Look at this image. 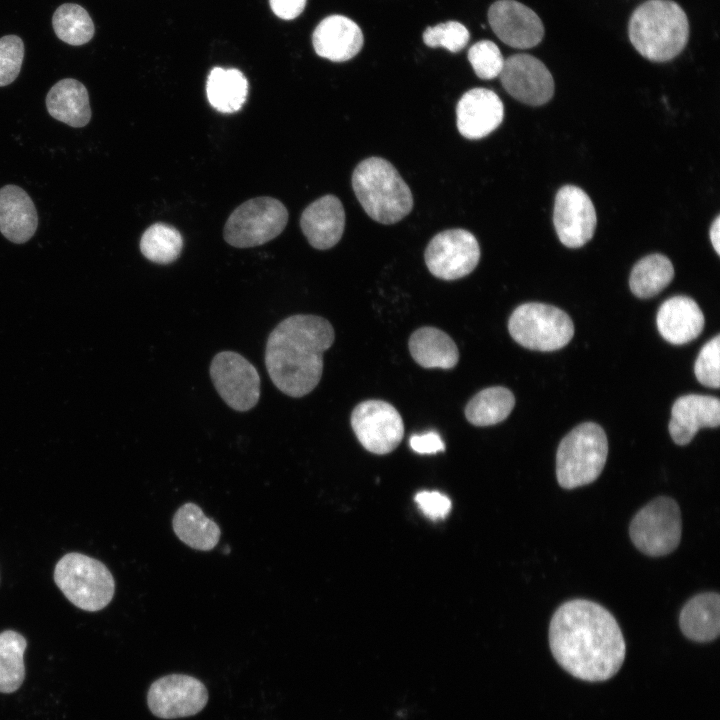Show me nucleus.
Instances as JSON below:
<instances>
[{
  "instance_id": "nucleus-1",
  "label": "nucleus",
  "mask_w": 720,
  "mask_h": 720,
  "mask_svg": "<svg viewBox=\"0 0 720 720\" xmlns=\"http://www.w3.org/2000/svg\"><path fill=\"white\" fill-rule=\"evenodd\" d=\"M549 645L558 664L572 676L605 681L621 668L626 654L622 631L603 606L585 599L563 603L552 616Z\"/></svg>"
},
{
  "instance_id": "nucleus-2",
  "label": "nucleus",
  "mask_w": 720,
  "mask_h": 720,
  "mask_svg": "<svg viewBox=\"0 0 720 720\" xmlns=\"http://www.w3.org/2000/svg\"><path fill=\"white\" fill-rule=\"evenodd\" d=\"M334 338L331 323L323 317L297 314L282 320L269 334L265 348L273 384L294 398L312 392L322 376L323 353Z\"/></svg>"
},
{
  "instance_id": "nucleus-3",
  "label": "nucleus",
  "mask_w": 720,
  "mask_h": 720,
  "mask_svg": "<svg viewBox=\"0 0 720 720\" xmlns=\"http://www.w3.org/2000/svg\"><path fill=\"white\" fill-rule=\"evenodd\" d=\"M629 38L645 58L664 62L676 57L686 46L689 23L684 10L671 0H648L631 15Z\"/></svg>"
},
{
  "instance_id": "nucleus-4",
  "label": "nucleus",
  "mask_w": 720,
  "mask_h": 720,
  "mask_svg": "<svg viewBox=\"0 0 720 720\" xmlns=\"http://www.w3.org/2000/svg\"><path fill=\"white\" fill-rule=\"evenodd\" d=\"M352 187L364 211L379 223H396L412 210L410 188L386 159L361 161L353 171Z\"/></svg>"
},
{
  "instance_id": "nucleus-5",
  "label": "nucleus",
  "mask_w": 720,
  "mask_h": 720,
  "mask_svg": "<svg viewBox=\"0 0 720 720\" xmlns=\"http://www.w3.org/2000/svg\"><path fill=\"white\" fill-rule=\"evenodd\" d=\"M607 455L608 441L601 426L593 422L576 426L557 449L558 484L569 490L594 482L605 466Z\"/></svg>"
},
{
  "instance_id": "nucleus-6",
  "label": "nucleus",
  "mask_w": 720,
  "mask_h": 720,
  "mask_svg": "<svg viewBox=\"0 0 720 720\" xmlns=\"http://www.w3.org/2000/svg\"><path fill=\"white\" fill-rule=\"evenodd\" d=\"M54 581L73 605L85 611L105 608L114 596L115 581L109 569L81 553H67L57 562Z\"/></svg>"
},
{
  "instance_id": "nucleus-7",
  "label": "nucleus",
  "mask_w": 720,
  "mask_h": 720,
  "mask_svg": "<svg viewBox=\"0 0 720 720\" xmlns=\"http://www.w3.org/2000/svg\"><path fill=\"white\" fill-rule=\"evenodd\" d=\"M508 330L518 344L537 351L558 350L574 335L568 314L555 306L536 302L518 306L509 318Z\"/></svg>"
},
{
  "instance_id": "nucleus-8",
  "label": "nucleus",
  "mask_w": 720,
  "mask_h": 720,
  "mask_svg": "<svg viewBox=\"0 0 720 720\" xmlns=\"http://www.w3.org/2000/svg\"><path fill=\"white\" fill-rule=\"evenodd\" d=\"M681 533L680 508L674 499L666 496L657 497L641 508L629 527L635 547L651 557L673 552L680 543Z\"/></svg>"
},
{
  "instance_id": "nucleus-9",
  "label": "nucleus",
  "mask_w": 720,
  "mask_h": 720,
  "mask_svg": "<svg viewBox=\"0 0 720 720\" xmlns=\"http://www.w3.org/2000/svg\"><path fill=\"white\" fill-rule=\"evenodd\" d=\"M288 211L272 197L250 199L237 207L224 227V239L237 248L259 246L277 237L286 227Z\"/></svg>"
},
{
  "instance_id": "nucleus-10",
  "label": "nucleus",
  "mask_w": 720,
  "mask_h": 720,
  "mask_svg": "<svg viewBox=\"0 0 720 720\" xmlns=\"http://www.w3.org/2000/svg\"><path fill=\"white\" fill-rule=\"evenodd\" d=\"M210 377L222 400L233 410L252 409L260 398V376L254 365L234 351L216 354L210 364Z\"/></svg>"
},
{
  "instance_id": "nucleus-11",
  "label": "nucleus",
  "mask_w": 720,
  "mask_h": 720,
  "mask_svg": "<svg viewBox=\"0 0 720 720\" xmlns=\"http://www.w3.org/2000/svg\"><path fill=\"white\" fill-rule=\"evenodd\" d=\"M424 258L432 275L443 280H455L475 269L480 259V247L471 232L449 229L430 240Z\"/></svg>"
},
{
  "instance_id": "nucleus-12",
  "label": "nucleus",
  "mask_w": 720,
  "mask_h": 720,
  "mask_svg": "<svg viewBox=\"0 0 720 720\" xmlns=\"http://www.w3.org/2000/svg\"><path fill=\"white\" fill-rule=\"evenodd\" d=\"M351 426L361 445L378 455L392 452L404 436L400 413L382 400L359 403L352 411Z\"/></svg>"
},
{
  "instance_id": "nucleus-13",
  "label": "nucleus",
  "mask_w": 720,
  "mask_h": 720,
  "mask_svg": "<svg viewBox=\"0 0 720 720\" xmlns=\"http://www.w3.org/2000/svg\"><path fill=\"white\" fill-rule=\"evenodd\" d=\"M150 711L157 717L173 719L195 715L208 701L206 687L198 679L172 674L156 680L147 696Z\"/></svg>"
},
{
  "instance_id": "nucleus-14",
  "label": "nucleus",
  "mask_w": 720,
  "mask_h": 720,
  "mask_svg": "<svg viewBox=\"0 0 720 720\" xmlns=\"http://www.w3.org/2000/svg\"><path fill=\"white\" fill-rule=\"evenodd\" d=\"M553 222L560 242L579 248L594 235L597 217L590 197L581 188L565 185L555 197Z\"/></svg>"
},
{
  "instance_id": "nucleus-15",
  "label": "nucleus",
  "mask_w": 720,
  "mask_h": 720,
  "mask_svg": "<svg viewBox=\"0 0 720 720\" xmlns=\"http://www.w3.org/2000/svg\"><path fill=\"white\" fill-rule=\"evenodd\" d=\"M499 77L507 93L524 104L540 106L554 94V80L550 71L532 55L509 56L504 60Z\"/></svg>"
},
{
  "instance_id": "nucleus-16",
  "label": "nucleus",
  "mask_w": 720,
  "mask_h": 720,
  "mask_svg": "<svg viewBox=\"0 0 720 720\" xmlns=\"http://www.w3.org/2000/svg\"><path fill=\"white\" fill-rule=\"evenodd\" d=\"M488 21L497 37L514 48L534 47L541 42L544 35L539 16L515 0H499L493 3L488 10Z\"/></svg>"
},
{
  "instance_id": "nucleus-17",
  "label": "nucleus",
  "mask_w": 720,
  "mask_h": 720,
  "mask_svg": "<svg viewBox=\"0 0 720 720\" xmlns=\"http://www.w3.org/2000/svg\"><path fill=\"white\" fill-rule=\"evenodd\" d=\"M457 128L471 140L481 139L493 132L503 121L504 106L499 96L486 88L465 92L456 107Z\"/></svg>"
},
{
  "instance_id": "nucleus-18",
  "label": "nucleus",
  "mask_w": 720,
  "mask_h": 720,
  "mask_svg": "<svg viewBox=\"0 0 720 720\" xmlns=\"http://www.w3.org/2000/svg\"><path fill=\"white\" fill-rule=\"evenodd\" d=\"M720 424V401L708 395L688 394L679 397L671 409L669 433L680 446L687 445L700 428Z\"/></svg>"
},
{
  "instance_id": "nucleus-19",
  "label": "nucleus",
  "mask_w": 720,
  "mask_h": 720,
  "mask_svg": "<svg viewBox=\"0 0 720 720\" xmlns=\"http://www.w3.org/2000/svg\"><path fill=\"white\" fill-rule=\"evenodd\" d=\"M300 226L311 246L326 250L336 245L345 228V211L334 195L318 198L303 211Z\"/></svg>"
},
{
  "instance_id": "nucleus-20",
  "label": "nucleus",
  "mask_w": 720,
  "mask_h": 720,
  "mask_svg": "<svg viewBox=\"0 0 720 720\" xmlns=\"http://www.w3.org/2000/svg\"><path fill=\"white\" fill-rule=\"evenodd\" d=\"M363 41L360 27L343 15L324 18L312 36L317 55L333 62H344L353 58L360 52Z\"/></svg>"
},
{
  "instance_id": "nucleus-21",
  "label": "nucleus",
  "mask_w": 720,
  "mask_h": 720,
  "mask_svg": "<svg viewBox=\"0 0 720 720\" xmlns=\"http://www.w3.org/2000/svg\"><path fill=\"white\" fill-rule=\"evenodd\" d=\"M660 335L674 345L686 344L697 338L705 324L698 304L687 296H674L664 301L656 317Z\"/></svg>"
},
{
  "instance_id": "nucleus-22",
  "label": "nucleus",
  "mask_w": 720,
  "mask_h": 720,
  "mask_svg": "<svg viewBox=\"0 0 720 720\" xmlns=\"http://www.w3.org/2000/svg\"><path fill=\"white\" fill-rule=\"evenodd\" d=\"M38 215L31 197L21 187L0 189V232L9 241L21 244L35 234Z\"/></svg>"
},
{
  "instance_id": "nucleus-23",
  "label": "nucleus",
  "mask_w": 720,
  "mask_h": 720,
  "mask_svg": "<svg viewBox=\"0 0 720 720\" xmlns=\"http://www.w3.org/2000/svg\"><path fill=\"white\" fill-rule=\"evenodd\" d=\"M682 633L695 642H710L720 633V596L716 592L699 593L689 599L679 615Z\"/></svg>"
},
{
  "instance_id": "nucleus-24",
  "label": "nucleus",
  "mask_w": 720,
  "mask_h": 720,
  "mask_svg": "<svg viewBox=\"0 0 720 720\" xmlns=\"http://www.w3.org/2000/svg\"><path fill=\"white\" fill-rule=\"evenodd\" d=\"M48 113L56 120L80 128L91 119L89 95L78 80L66 78L58 81L46 96Z\"/></svg>"
},
{
  "instance_id": "nucleus-25",
  "label": "nucleus",
  "mask_w": 720,
  "mask_h": 720,
  "mask_svg": "<svg viewBox=\"0 0 720 720\" xmlns=\"http://www.w3.org/2000/svg\"><path fill=\"white\" fill-rule=\"evenodd\" d=\"M414 361L424 368L451 369L458 363L459 352L453 339L435 327H421L409 339Z\"/></svg>"
},
{
  "instance_id": "nucleus-26",
  "label": "nucleus",
  "mask_w": 720,
  "mask_h": 720,
  "mask_svg": "<svg viewBox=\"0 0 720 720\" xmlns=\"http://www.w3.org/2000/svg\"><path fill=\"white\" fill-rule=\"evenodd\" d=\"M176 536L189 547L212 550L219 542L221 531L216 522L205 516L195 503H185L178 508L172 520Z\"/></svg>"
},
{
  "instance_id": "nucleus-27",
  "label": "nucleus",
  "mask_w": 720,
  "mask_h": 720,
  "mask_svg": "<svg viewBox=\"0 0 720 720\" xmlns=\"http://www.w3.org/2000/svg\"><path fill=\"white\" fill-rule=\"evenodd\" d=\"M210 105L222 113H234L247 99L248 81L238 69L213 68L206 83Z\"/></svg>"
},
{
  "instance_id": "nucleus-28",
  "label": "nucleus",
  "mask_w": 720,
  "mask_h": 720,
  "mask_svg": "<svg viewBox=\"0 0 720 720\" xmlns=\"http://www.w3.org/2000/svg\"><path fill=\"white\" fill-rule=\"evenodd\" d=\"M515 405L513 393L502 386H493L478 392L467 403L466 419L475 426H491L504 421Z\"/></svg>"
},
{
  "instance_id": "nucleus-29",
  "label": "nucleus",
  "mask_w": 720,
  "mask_h": 720,
  "mask_svg": "<svg viewBox=\"0 0 720 720\" xmlns=\"http://www.w3.org/2000/svg\"><path fill=\"white\" fill-rule=\"evenodd\" d=\"M673 277L674 267L665 255H647L631 271L630 290L638 298H651L667 287Z\"/></svg>"
},
{
  "instance_id": "nucleus-30",
  "label": "nucleus",
  "mask_w": 720,
  "mask_h": 720,
  "mask_svg": "<svg viewBox=\"0 0 720 720\" xmlns=\"http://www.w3.org/2000/svg\"><path fill=\"white\" fill-rule=\"evenodd\" d=\"M27 641L20 633L5 630L0 633V692L12 693L25 678L24 652Z\"/></svg>"
},
{
  "instance_id": "nucleus-31",
  "label": "nucleus",
  "mask_w": 720,
  "mask_h": 720,
  "mask_svg": "<svg viewBox=\"0 0 720 720\" xmlns=\"http://www.w3.org/2000/svg\"><path fill=\"white\" fill-rule=\"evenodd\" d=\"M52 26L60 40L73 46L89 42L95 32L94 23L88 12L74 3L62 4L55 10Z\"/></svg>"
},
{
  "instance_id": "nucleus-32",
  "label": "nucleus",
  "mask_w": 720,
  "mask_h": 720,
  "mask_svg": "<svg viewBox=\"0 0 720 720\" xmlns=\"http://www.w3.org/2000/svg\"><path fill=\"white\" fill-rule=\"evenodd\" d=\"M183 248V238L173 226L155 223L147 228L140 240V250L145 258L157 264L174 262Z\"/></svg>"
},
{
  "instance_id": "nucleus-33",
  "label": "nucleus",
  "mask_w": 720,
  "mask_h": 720,
  "mask_svg": "<svg viewBox=\"0 0 720 720\" xmlns=\"http://www.w3.org/2000/svg\"><path fill=\"white\" fill-rule=\"evenodd\" d=\"M423 41L429 47H443L452 53H457L467 45L469 31L460 22L447 21L427 27L423 32Z\"/></svg>"
},
{
  "instance_id": "nucleus-34",
  "label": "nucleus",
  "mask_w": 720,
  "mask_h": 720,
  "mask_svg": "<svg viewBox=\"0 0 720 720\" xmlns=\"http://www.w3.org/2000/svg\"><path fill=\"white\" fill-rule=\"evenodd\" d=\"M468 60L476 75L484 80L498 77L504 64L498 46L490 40L472 45L468 51Z\"/></svg>"
},
{
  "instance_id": "nucleus-35",
  "label": "nucleus",
  "mask_w": 720,
  "mask_h": 720,
  "mask_svg": "<svg viewBox=\"0 0 720 720\" xmlns=\"http://www.w3.org/2000/svg\"><path fill=\"white\" fill-rule=\"evenodd\" d=\"M694 372L699 383L706 387L720 386V335L709 340L700 350Z\"/></svg>"
},
{
  "instance_id": "nucleus-36",
  "label": "nucleus",
  "mask_w": 720,
  "mask_h": 720,
  "mask_svg": "<svg viewBox=\"0 0 720 720\" xmlns=\"http://www.w3.org/2000/svg\"><path fill=\"white\" fill-rule=\"evenodd\" d=\"M24 52L20 37L6 35L0 38V87L11 84L18 77Z\"/></svg>"
},
{
  "instance_id": "nucleus-37",
  "label": "nucleus",
  "mask_w": 720,
  "mask_h": 720,
  "mask_svg": "<svg viewBox=\"0 0 720 720\" xmlns=\"http://www.w3.org/2000/svg\"><path fill=\"white\" fill-rule=\"evenodd\" d=\"M415 502L422 513L432 520L445 518L451 510L450 499L438 491H421Z\"/></svg>"
},
{
  "instance_id": "nucleus-38",
  "label": "nucleus",
  "mask_w": 720,
  "mask_h": 720,
  "mask_svg": "<svg viewBox=\"0 0 720 720\" xmlns=\"http://www.w3.org/2000/svg\"><path fill=\"white\" fill-rule=\"evenodd\" d=\"M409 444L412 450L419 454H434L445 450L443 440L435 431L414 434L410 437Z\"/></svg>"
},
{
  "instance_id": "nucleus-39",
  "label": "nucleus",
  "mask_w": 720,
  "mask_h": 720,
  "mask_svg": "<svg viewBox=\"0 0 720 720\" xmlns=\"http://www.w3.org/2000/svg\"><path fill=\"white\" fill-rule=\"evenodd\" d=\"M307 0H269L274 14L284 20L298 17L304 10Z\"/></svg>"
},
{
  "instance_id": "nucleus-40",
  "label": "nucleus",
  "mask_w": 720,
  "mask_h": 720,
  "mask_svg": "<svg viewBox=\"0 0 720 720\" xmlns=\"http://www.w3.org/2000/svg\"><path fill=\"white\" fill-rule=\"evenodd\" d=\"M710 240L716 253L720 255V217L717 216L710 227Z\"/></svg>"
}]
</instances>
